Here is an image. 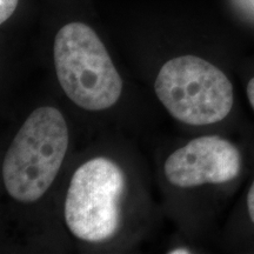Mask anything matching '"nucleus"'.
Masks as SVG:
<instances>
[{"label": "nucleus", "mask_w": 254, "mask_h": 254, "mask_svg": "<svg viewBox=\"0 0 254 254\" xmlns=\"http://www.w3.org/2000/svg\"><path fill=\"white\" fill-rule=\"evenodd\" d=\"M68 127L55 107H39L20 127L2 163L8 194L37 201L55 182L68 147Z\"/></svg>", "instance_id": "1"}, {"label": "nucleus", "mask_w": 254, "mask_h": 254, "mask_svg": "<svg viewBox=\"0 0 254 254\" xmlns=\"http://www.w3.org/2000/svg\"><path fill=\"white\" fill-rule=\"evenodd\" d=\"M53 58L60 86L79 107L101 111L118 101L123 80L103 41L88 25L74 21L60 28Z\"/></svg>", "instance_id": "2"}, {"label": "nucleus", "mask_w": 254, "mask_h": 254, "mask_svg": "<svg viewBox=\"0 0 254 254\" xmlns=\"http://www.w3.org/2000/svg\"><path fill=\"white\" fill-rule=\"evenodd\" d=\"M154 90L171 116L187 125L219 123L233 107V86L227 75L195 56H182L164 64Z\"/></svg>", "instance_id": "3"}, {"label": "nucleus", "mask_w": 254, "mask_h": 254, "mask_svg": "<svg viewBox=\"0 0 254 254\" xmlns=\"http://www.w3.org/2000/svg\"><path fill=\"white\" fill-rule=\"evenodd\" d=\"M125 176L107 158H94L75 171L65 201L68 230L79 239L99 243L112 238L120 226V202Z\"/></svg>", "instance_id": "4"}, {"label": "nucleus", "mask_w": 254, "mask_h": 254, "mask_svg": "<svg viewBox=\"0 0 254 254\" xmlns=\"http://www.w3.org/2000/svg\"><path fill=\"white\" fill-rule=\"evenodd\" d=\"M241 163L236 145L219 135H205L174 151L165 161L164 171L172 185L189 189L232 182L239 176Z\"/></svg>", "instance_id": "5"}, {"label": "nucleus", "mask_w": 254, "mask_h": 254, "mask_svg": "<svg viewBox=\"0 0 254 254\" xmlns=\"http://www.w3.org/2000/svg\"><path fill=\"white\" fill-rule=\"evenodd\" d=\"M19 0H0V24H4L14 13Z\"/></svg>", "instance_id": "6"}, {"label": "nucleus", "mask_w": 254, "mask_h": 254, "mask_svg": "<svg viewBox=\"0 0 254 254\" xmlns=\"http://www.w3.org/2000/svg\"><path fill=\"white\" fill-rule=\"evenodd\" d=\"M247 209H249L251 220L254 224V182L250 187L249 193H247Z\"/></svg>", "instance_id": "7"}, {"label": "nucleus", "mask_w": 254, "mask_h": 254, "mask_svg": "<svg viewBox=\"0 0 254 254\" xmlns=\"http://www.w3.org/2000/svg\"><path fill=\"white\" fill-rule=\"evenodd\" d=\"M247 98H249V101L254 110V77L251 79L247 84Z\"/></svg>", "instance_id": "8"}, {"label": "nucleus", "mask_w": 254, "mask_h": 254, "mask_svg": "<svg viewBox=\"0 0 254 254\" xmlns=\"http://www.w3.org/2000/svg\"><path fill=\"white\" fill-rule=\"evenodd\" d=\"M170 254H179V253H182V254H184V253H190L189 250H186V249H177V250H173V251H170V252H168Z\"/></svg>", "instance_id": "9"}]
</instances>
